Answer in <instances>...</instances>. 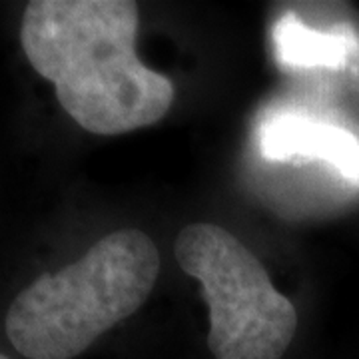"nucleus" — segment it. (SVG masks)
I'll list each match as a JSON object with an SVG mask.
<instances>
[{
    "label": "nucleus",
    "mask_w": 359,
    "mask_h": 359,
    "mask_svg": "<svg viewBox=\"0 0 359 359\" xmlns=\"http://www.w3.org/2000/svg\"><path fill=\"white\" fill-rule=\"evenodd\" d=\"M140 13L132 0H34L20 22L30 66L54 84L80 128L118 136L152 126L174 102V84L136 54Z\"/></svg>",
    "instance_id": "obj_1"
},
{
    "label": "nucleus",
    "mask_w": 359,
    "mask_h": 359,
    "mask_svg": "<svg viewBox=\"0 0 359 359\" xmlns=\"http://www.w3.org/2000/svg\"><path fill=\"white\" fill-rule=\"evenodd\" d=\"M176 259L202 283L214 359H282L294 341L297 311L233 233L190 224L176 238Z\"/></svg>",
    "instance_id": "obj_3"
},
{
    "label": "nucleus",
    "mask_w": 359,
    "mask_h": 359,
    "mask_svg": "<svg viewBox=\"0 0 359 359\" xmlns=\"http://www.w3.org/2000/svg\"><path fill=\"white\" fill-rule=\"evenodd\" d=\"M160 273L148 233H106L74 264L42 273L16 295L4 330L28 359H74L146 304Z\"/></svg>",
    "instance_id": "obj_2"
},
{
    "label": "nucleus",
    "mask_w": 359,
    "mask_h": 359,
    "mask_svg": "<svg viewBox=\"0 0 359 359\" xmlns=\"http://www.w3.org/2000/svg\"><path fill=\"white\" fill-rule=\"evenodd\" d=\"M257 146L268 160H320L359 182V138L332 122L290 112L269 116L257 128Z\"/></svg>",
    "instance_id": "obj_4"
},
{
    "label": "nucleus",
    "mask_w": 359,
    "mask_h": 359,
    "mask_svg": "<svg viewBox=\"0 0 359 359\" xmlns=\"http://www.w3.org/2000/svg\"><path fill=\"white\" fill-rule=\"evenodd\" d=\"M276 56L285 68H341L353 44L339 34L306 26L294 13H285L271 30Z\"/></svg>",
    "instance_id": "obj_5"
},
{
    "label": "nucleus",
    "mask_w": 359,
    "mask_h": 359,
    "mask_svg": "<svg viewBox=\"0 0 359 359\" xmlns=\"http://www.w3.org/2000/svg\"><path fill=\"white\" fill-rule=\"evenodd\" d=\"M0 359H11V358H6V355H2V353H0Z\"/></svg>",
    "instance_id": "obj_6"
}]
</instances>
